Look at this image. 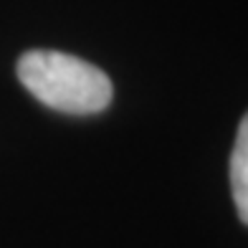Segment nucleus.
Here are the masks:
<instances>
[{"label":"nucleus","mask_w":248,"mask_h":248,"mask_svg":"<svg viewBox=\"0 0 248 248\" xmlns=\"http://www.w3.org/2000/svg\"><path fill=\"white\" fill-rule=\"evenodd\" d=\"M18 78L41 104L63 114H96L114 96L99 66L61 51H26L18 59Z\"/></svg>","instance_id":"1"},{"label":"nucleus","mask_w":248,"mask_h":248,"mask_svg":"<svg viewBox=\"0 0 248 248\" xmlns=\"http://www.w3.org/2000/svg\"><path fill=\"white\" fill-rule=\"evenodd\" d=\"M231 187L238 218L248 225V114L238 124L233 155H231Z\"/></svg>","instance_id":"2"}]
</instances>
